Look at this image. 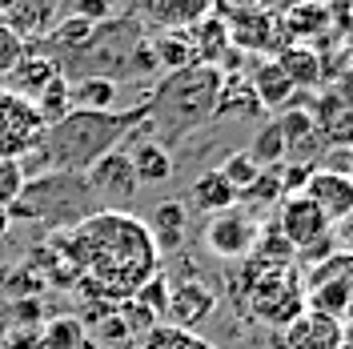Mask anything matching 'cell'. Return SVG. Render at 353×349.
Segmentation results:
<instances>
[{
  "label": "cell",
  "mask_w": 353,
  "mask_h": 349,
  "mask_svg": "<svg viewBox=\"0 0 353 349\" xmlns=\"http://www.w3.org/2000/svg\"><path fill=\"white\" fill-rule=\"evenodd\" d=\"M261 237V221L253 209H245V205H233V209H225V213H213V217L205 221V249L221 257V261H245L249 253H253V245Z\"/></svg>",
  "instance_id": "cell-8"
},
{
  "label": "cell",
  "mask_w": 353,
  "mask_h": 349,
  "mask_svg": "<svg viewBox=\"0 0 353 349\" xmlns=\"http://www.w3.org/2000/svg\"><path fill=\"white\" fill-rule=\"evenodd\" d=\"M21 57H24V41L4 21H0V77H8V72H12V65H17Z\"/></svg>",
  "instance_id": "cell-35"
},
{
  "label": "cell",
  "mask_w": 353,
  "mask_h": 349,
  "mask_svg": "<svg viewBox=\"0 0 353 349\" xmlns=\"http://www.w3.org/2000/svg\"><path fill=\"white\" fill-rule=\"evenodd\" d=\"M245 153L257 161V169H281V165H285V137H281V125H277V121L261 125L257 137H253V145H249Z\"/></svg>",
  "instance_id": "cell-27"
},
{
  "label": "cell",
  "mask_w": 353,
  "mask_h": 349,
  "mask_svg": "<svg viewBox=\"0 0 353 349\" xmlns=\"http://www.w3.org/2000/svg\"><path fill=\"white\" fill-rule=\"evenodd\" d=\"M101 205L92 201L85 177L72 173H48V177H28L21 197L8 205L12 221H44L52 229H72L77 221H85L88 213H97Z\"/></svg>",
  "instance_id": "cell-4"
},
{
  "label": "cell",
  "mask_w": 353,
  "mask_h": 349,
  "mask_svg": "<svg viewBox=\"0 0 353 349\" xmlns=\"http://www.w3.org/2000/svg\"><path fill=\"white\" fill-rule=\"evenodd\" d=\"M4 349H41V333L32 326L12 329V333H4Z\"/></svg>",
  "instance_id": "cell-36"
},
{
  "label": "cell",
  "mask_w": 353,
  "mask_h": 349,
  "mask_svg": "<svg viewBox=\"0 0 353 349\" xmlns=\"http://www.w3.org/2000/svg\"><path fill=\"white\" fill-rule=\"evenodd\" d=\"M277 209H281L277 213V229L293 245V253H301L309 265L321 261L325 253H333V225L325 221V213L309 197H301V193L281 197Z\"/></svg>",
  "instance_id": "cell-7"
},
{
  "label": "cell",
  "mask_w": 353,
  "mask_h": 349,
  "mask_svg": "<svg viewBox=\"0 0 353 349\" xmlns=\"http://www.w3.org/2000/svg\"><path fill=\"white\" fill-rule=\"evenodd\" d=\"M61 8H68L65 17H81L88 24H105L112 17H129L132 0H65Z\"/></svg>",
  "instance_id": "cell-28"
},
{
  "label": "cell",
  "mask_w": 353,
  "mask_h": 349,
  "mask_svg": "<svg viewBox=\"0 0 353 349\" xmlns=\"http://www.w3.org/2000/svg\"><path fill=\"white\" fill-rule=\"evenodd\" d=\"M281 197H285V189H281V173H277V169H261L257 181L241 193V205L245 209H257V205H281Z\"/></svg>",
  "instance_id": "cell-31"
},
{
  "label": "cell",
  "mask_w": 353,
  "mask_h": 349,
  "mask_svg": "<svg viewBox=\"0 0 353 349\" xmlns=\"http://www.w3.org/2000/svg\"><path fill=\"white\" fill-rule=\"evenodd\" d=\"M189 205H193L197 213H205V217H213V213H225V209L241 205V197H237V189L221 177V169H209V173H201L197 181H193Z\"/></svg>",
  "instance_id": "cell-21"
},
{
  "label": "cell",
  "mask_w": 353,
  "mask_h": 349,
  "mask_svg": "<svg viewBox=\"0 0 353 349\" xmlns=\"http://www.w3.org/2000/svg\"><path fill=\"white\" fill-rule=\"evenodd\" d=\"M341 169H345V173L353 177V145H350V149H345V165H341Z\"/></svg>",
  "instance_id": "cell-38"
},
{
  "label": "cell",
  "mask_w": 353,
  "mask_h": 349,
  "mask_svg": "<svg viewBox=\"0 0 353 349\" xmlns=\"http://www.w3.org/2000/svg\"><path fill=\"white\" fill-rule=\"evenodd\" d=\"M221 77L225 72L217 65H189L165 72L145 101V137L169 149L189 132H197L201 125H209L217 117Z\"/></svg>",
  "instance_id": "cell-3"
},
{
  "label": "cell",
  "mask_w": 353,
  "mask_h": 349,
  "mask_svg": "<svg viewBox=\"0 0 353 349\" xmlns=\"http://www.w3.org/2000/svg\"><path fill=\"white\" fill-rule=\"evenodd\" d=\"M145 229H149V237H153L161 257L176 253L185 245V233H189V213H185L181 201H161V205H153V213L145 217Z\"/></svg>",
  "instance_id": "cell-19"
},
{
  "label": "cell",
  "mask_w": 353,
  "mask_h": 349,
  "mask_svg": "<svg viewBox=\"0 0 353 349\" xmlns=\"http://www.w3.org/2000/svg\"><path fill=\"white\" fill-rule=\"evenodd\" d=\"M52 241L72 265V281L92 306H121L161 273V253L145 221L129 209H97L72 229H52Z\"/></svg>",
  "instance_id": "cell-1"
},
{
  "label": "cell",
  "mask_w": 353,
  "mask_h": 349,
  "mask_svg": "<svg viewBox=\"0 0 353 349\" xmlns=\"http://www.w3.org/2000/svg\"><path fill=\"white\" fill-rule=\"evenodd\" d=\"M61 4L65 0H0V21L21 41L41 44L61 21Z\"/></svg>",
  "instance_id": "cell-14"
},
{
  "label": "cell",
  "mask_w": 353,
  "mask_h": 349,
  "mask_svg": "<svg viewBox=\"0 0 353 349\" xmlns=\"http://www.w3.org/2000/svg\"><path fill=\"white\" fill-rule=\"evenodd\" d=\"M81 341H85L81 317H52L41 329V349H81Z\"/></svg>",
  "instance_id": "cell-29"
},
{
  "label": "cell",
  "mask_w": 353,
  "mask_h": 349,
  "mask_svg": "<svg viewBox=\"0 0 353 349\" xmlns=\"http://www.w3.org/2000/svg\"><path fill=\"white\" fill-rule=\"evenodd\" d=\"M129 145L132 149H125V153H129V165H132V173H137L141 185H161V181L173 177V153L161 141H153V137H132Z\"/></svg>",
  "instance_id": "cell-20"
},
{
  "label": "cell",
  "mask_w": 353,
  "mask_h": 349,
  "mask_svg": "<svg viewBox=\"0 0 353 349\" xmlns=\"http://www.w3.org/2000/svg\"><path fill=\"white\" fill-rule=\"evenodd\" d=\"M281 137H285V161L289 165H317V157L325 149L321 132L313 125V112L309 109H285L277 117Z\"/></svg>",
  "instance_id": "cell-17"
},
{
  "label": "cell",
  "mask_w": 353,
  "mask_h": 349,
  "mask_svg": "<svg viewBox=\"0 0 353 349\" xmlns=\"http://www.w3.org/2000/svg\"><path fill=\"white\" fill-rule=\"evenodd\" d=\"M309 112H313V125L325 145H337V149L353 145V81L330 85Z\"/></svg>",
  "instance_id": "cell-11"
},
{
  "label": "cell",
  "mask_w": 353,
  "mask_h": 349,
  "mask_svg": "<svg viewBox=\"0 0 353 349\" xmlns=\"http://www.w3.org/2000/svg\"><path fill=\"white\" fill-rule=\"evenodd\" d=\"M8 229H12V213H8V209L0 205V241L8 237Z\"/></svg>",
  "instance_id": "cell-37"
},
{
  "label": "cell",
  "mask_w": 353,
  "mask_h": 349,
  "mask_svg": "<svg viewBox=\"0 0 353 349\" xmlns=\"http://www.w3.org/2000/svg\"><path fill=\"white\" fill-rule=\"evenodd\" d=\"M32 109L41 112L44 129H48V125H57L61 117H68V112H72V105H68V77L48 81V88H44L37 101H32Z\"/></svg>",
  "instance_id": "cell-30"
},
{
  "label": "cell",
  "mask_w": 353,
  "mask_h": 349,
  "mask_svg": "<svg viewBox=\"0 0 353 349\" xmlns=\"http://www.w3.org/2000/svg\"><path fill=\"white\" fill-rule=\"evenodd\" d=\"M213 0H132L129 17L137 24H153L161 32L173 28H193L201 17H209Z\"/></svg>",
  "instance_id": "cell-16"
},
{
  "label": "cell",
  "mask_w": 353,
  "mask_h": 349,
  "mask_svg": "<svg viewBox=\"0 0 353 349\" xmlns=\"http://www.w3.org/2000/svg\"><path fill=\"white\" fill-rule=\"evenodd\" d=\"M145 125V105L129 112H81L72 109L57 125H48L41 145L21 161L24 177H48V173H72L85 177L105 153L137 137Z\"/></svg>",
  "instance_id": "cell-2"
},
{
  "label": "cell",
  "mask_w": 353,
  "mask_h": 349,
  "mask_svg": "<svg viewBox=\"0 0 353 349\" xmlns=\"http://www.w3.org/2000/svg\"><path fill=\"white\" fill-rule=\"evenodd\" d=\"M277 349H345V326H337L325 313L305 309L285 329H277Z\"/></svg>",
  "instance_id": "cell-15"
},
{
  "label": "cell",
  "mask_w": 353,
  "mask_h": 349,
  "mask_svg": "<svg viewBox=\"0 0 353 349\" xmlns=\"http://www.w3.org/2000/svg\"><path fill=\"white\" fill-rule=\"evenodd\" d=\"M345 349H353V321L345 326Z\"/></svg>",
  "instance_id": "cell-39"
},
{
  "label": "cell",
  "mask_w": 353,
  "mask_h": 349,
  "mask_svg": "<svg viewBox=\"0 0 353 349\" xmlns=\"http://www.w3.org/2000/svg\"><path fill=\"white\" fill-rule=\"evenodd\" d=\"M61 77V68L52 65V57H44L41 48H24V57L12 65V72L4 77L8 81V92H17V97H24V101H37L44 88H48V81H57Z\"/></svg>",
  "instance_id": "cell-18"
},
{
  "label": "cell",
  "mask_w": 353,
  "mask_h": 349,
  "mask_svg": "<svg viewBox=\"0 0 353 349\" xmlns=\"http://www.w3.org/2000/svg\"><path fill=\"white\" fill-rule=\"evenodd\" d=\"M249 261V277H245V306L253 309V317L265 321L269 329H285L293 317L305 313V289L293 265H261L253 257Z\"/></svg>",
  "instance_id": "cell-5"
},
{
  "label": "cell",
  "mask_w": 353,
  "mask_h": 349,
  "mask_svg": "<svg viewBox=\"0 0 353 349\" xmlns=\"http://www.w3.org/2000/svg\"><path fill=\"white\" fill-rule=\"evenodd\" d=\"M249 85L257 92L261 109H289V101H293V81H289V72L277 61H261L253 68Z\"/></svg>",
  "instance_id": "cell-22"
},
{
  "label": "cell",
  "mask_w": 353,
  "mask_h": 349,
  "mask_svg": "<svg viewBox=\"0 0 353 349\" xmlns=\"http://www.w3.org/2000/svg\"><path fill=\"white\" fill-rule=\"evenodd\" d=\"M68 105L81 112H112L117 81H109V77H72L68 81Z\"/></svg>",
  "instance_id": "cell-23"
},
{
  "label": "cell",
  "mask_w": 353,
  "mask_h": 349,
  "mask_svg": "<svg viewBox=\"0 0 353 349\" xmlns=\"http://www.w3.org/2000/svg\"><path fill=\"white\" fill-rule=\"evenodd\" d=\"M157 57V68L161 72H176V68L197 65V52H193V41H189V28H173V32H161L149 41Z\"/></svg>",
  "instance_id": "cell-25"
},
{
  "label": "cell",
  "mask_w": 353,
  "mask_h": 349,
  "mask_svg": "<svg viewBox=\"0 0 353 349\" xmlns=\"http://www.w3.org/2000/svg\"><path fill=\"white\" fill-rule=\"evenodd\" d=\"M85 185H88V193H92V201H97L101 209H121V205H129L132 197H137V189H141V181L132 173L125 149H112V153L101 157V161L85 173Z\"/></svg>",
  "instance_id": "cell-10"
},
{
  "label": "cell",
  "mask_w": 353,
  "mask_h": 349,
  "mask_svg": "<svg viewBox=\"0 0 353 349\" xmlns=\"http://www.w3.org/2000/svg\"><path fill=\"white\" fill-rule=\"evenodd\" d=\"M305 309L325 313L337 326L353 321V249H333L321 261H313L301 277Z\"/></svg>",
  "instance_id": "cell-6"
},
{
  "label": "cell",
  "mask_w": 353,
  "mask_h": 349,
  "mask_svg": "<svg viewBox=\"0 0 353 349\" xmlns=\"http://www.w3.org/2000/svg\"><path fill=\"white\" fill-rule=\"evenodd\" d=\"M261 101L249 85V77L229 72L221 77V92H217V117H261Z\"/></svg>",
  "instance_id": "cell-24"
},
{
  "label": "cell",
  "mask_w": 353,
  "mask_h": 349,
  "mask_svg": "<svg viewBox=\"0 0 353 349\" xmlns=\"http://www.w3.org/2000/svg\"><path fill=\"white\" fill-rule=\"evenodd\" d=\"M301 197H309L330 225H341V221L353 217V177L341 173V169H330V165H317L313 173H309L305 189Z\"/></svg>",
  "instance_id": "cell-12"
},
{
  "label": "cell",
  "mask_w": 353,
  "mask_h": 349,
  "mask_svg": "<svg viewBox=\"0 0 353 349\" xmlns=\"http://www.w3.org/2000/svg\"><path fill=\"white\" fill-rule=\"evenodd\" d=\"M213 309H217V293L209 289V285L201 281V277H185V281H169V306H165V326H176V329H193L205 326L209 317H213Z\"/></svg>",
  "instance_id": "cell-13"
},
{
  "label": "cell",
  "mask_w": 353,
  "mask_h": 349,
  "mask_svg": "<svg viewBox=\"0 0 353 349\" xmlns=\"http://www.w3.org/2000/svg\"><path fill=\"white\" fill-rule=\"evenodd\" d=\"M257 173H261V169H257V161H253L249 153H233V157H225V165H221V177L237 189V197L257 181Z\"/></svg>",
  "instance_id": "cell-32"
},
{
  "label": "cell",
  "mask_w": 353,
  "mask_h": 349,
  "mask_svg": "<svg viewBox=\"0 0 353 349\" xmlns=\"http://www.w3.org/2000/svg\"><path fill=\"white\" fill-rule=\"evenodd\" d=\"M137 349H217V346L205 341V337L193 333V329H176V326L157 321L145 337H137Z\"/></svg>",
  "instance_id": "cell-26"
},
{
  "label": "cell",
  "mask_w": 353,
  "mask_h": 349,
  "mask_svg": "<svg viewBox=\"0 0 353 349\" xmlns=\"http://www.w3.org/2000/svg\"><path fill=\"white\" fill-rule=\"evenodd\" d=\"M24 181H28V177H24L21 161H0V205H4V209L21 197Z\"/></svg>",
  "instance_id": "cell-34"
},
{
  "label": "cell",
  "mask_w": 353,
  "mask_h": 349,
  "mask_svg": "<svg viewBox=\"0 0 353 349\" xmlns=\"http://www.w3.org/2000/svg\"><path fill=\"white\" fill-rule=\"evenodd\" d=\"M41 137L44 121L32 109V101L0 88V161H24L41 145Z\"/></svg>",
  "instance_id": "cell-9"
},
{
  "label": "cell",
  "mask_w": 353,
  "mask_h": 349,
  "mask_svg": "<svg viewBox=\"0 0 353 349\" xmlns=\"http://www.w3.org/2000/svg\"><path fill=\"white\" fill-rule=\"evenodd\" d=\"M277 65L289 72L293 88H297V85H317V72H321V65H317V57H313V52H285Z\"/></svg>",
  "instance_id": "cell-33"
}]
</instances>
